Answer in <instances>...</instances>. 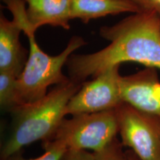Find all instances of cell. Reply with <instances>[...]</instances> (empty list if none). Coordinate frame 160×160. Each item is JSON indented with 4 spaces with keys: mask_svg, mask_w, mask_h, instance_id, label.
I'll list each match as a JSON object with an SVG mask.
<instances>
[{
    "mask_svg": "<svg viewBox=\"0 0 160 160\" xmlns=\"http://www.w3.org/2000/svg\"><path fill=\"white\" fill-rule=\"evenodd\" d=\"M99 33L111 42L109 45L96 53L69 57L66 64L73 81L81 83L125 62L160 69V17L156 12L135 13L101 28Z\"/></svg>",
    "mask_w": 160,
    "mask_h": 160,
    "instance_id": "1",
    "label": "cell"
},
{
    "mask_svg": "<svg viewBox=\"0 0 160 160\" xmlns=\"http://www.w3.org/2000/svg\"><path fill=\"white\" fill-rule=\"evenodd\" d=\"M158 14H159V17H160V13H158Z\"/></svg>",
    "mask_w": 160,
    "mask_h": 160,
    "instance_id": "17",
    "label": "cell"
},
{
    "mask_svg": "<svg viewBox=\"0 0 160 160\" xmlns=\"http://www.w3.org/2000/svg\"><path fill=\"white\" fill-rule=\"evenodd\" d=\"M61 160H96V157L85 150L68 149Z\"/></svg>",
    "mask_w": 160,
    "mask_h": 160,
    "instance_id": "14",
    "label": "cell"
},
{
    "mask_svg": "<svg viewBox=\"0 0 160 160\" xmlns=\"http://www.w3.org/2000/svg\"><path fill=\"white\" fill-rule=\"evenodd\" d=\"M81 83L70 79L57 85L37 102L16 107L11 132L2 148V159L39 140L52 139L65 117V108L71 97L81 88Z\"/></svg>",
    "mask_w": 160,
    "mask_h": 160,
    "instance_id": "2",
    "label": "cell"
},
{
    "mask_svg": "<svg viewBox=\"0 0 160 160\" xmlns=\"http://www.w3.org/2000/svg\"><path fill=\"white\" fill-rule=\"evenodd\" d=\"M71 19L84 23L108 15L138 13L139 9L130 0H71Z\"/></svg>",
    "mask_w": 160,
    "mask_h": 160,
    "instance_id": "10",
    "label": "cell"
},
{
    "mask_svg": "<svg viewBox=\"0 0 160 160\" xmlns=\"http://www.w3.org/2000/svg\"><path fill=\"white\" fill-rule=\"evenodd\" d=\"M119 84L123 102L147 114L160 117V82L154 68L121 77Z\"/></svg>",
    "mask_w": 160,
    "mask_h": 160,
    "instance_id": "7",
    "label": "cell"
},
{
    "mask_svg": "<svg viewBox=\"0 0 160 160\" xmlns=\"http://www.w3.org/2000/svg\"><path fill=\"white\" fill-rule=\"evenodd\" d=\"M159 127H160V117H159Z\"/></svg>",
    "mask_w": 160,
    "mask_h": 160,
    "instance_id": "16",
    "label": "cell"
},
{
    "mask_svg": "<svg viewBox=\"0 0 160 160\" xmlns=\"http://www.w3.org/2000/svg\"><path fill=\"white\" fill-rule=\"evenodd\" d=\"M115 65L82 85L68 103L65 115L96 113L117 108L123 102L120 94L119 68Z\"/></svg>",
    "mask_w": 160,
    "mask_h": 160,
    "instance_id": "6",
    "label": "cell"
},
{
    "mask_svg": "<svg viewBox=\"0 0 160 160\" xmlns=\"http://www.w3.org/2000/svg\"><path fill=\"white\" fill-rule=\"evenodd\" d=\"M29 29L36 31L43 25L62 27L70 29L71 20V0H24Z\"/></svg>",
    "mask_w": 160,
    "mask_h": 160,
    "instance_id": "9",
    "label": "cell"
},
{
    "mask_svg": "<svg viewBox=\"0 0 160 160\" xmlns=\"http://www.w3.org/2000/svg\"><path fill=\"white\" fill-rule=\"evenodd\" d=\"M118 132L117 114L112 109L64 119L51 139L62 142L68 149L91 150L97 153L109 145Z\"/></svg>",
    "mask_w": 160,
    "mask_h": 160,
    "instance_id": "4",
    "label": "cell"
},
{
    "mask_svg": "<svg viewBox=\"0 0 160 160\" xmlns=\"http://www.w3.org/2000/svg\"><path fill=\"white\" fill-rule=\"evenodd\" d=\"M139 12L160 13V0H130Z\"/></svg>",
    "mask_w": 160,
    "mask_h": 160,
    "instance_id": "15",
    "label": "cell"
},
{
    "mask_svg": "<svg viewBox=\"0 0 160 160\" xmlns=\"http://www.w3.org/2000/svg\"><path fill=\"white\" fill-rule=\"evenodd\" d=\"M22 31L16 20L0 18V71L11 72L19 77L25 67V51L19 41Z\"/></svg>",
    "mask_w": 160,
    "mask_h": 160,
    "instance_id": "8",
    "label": "cell"
},
{
    "mask_svg": "<svg viewBox=\"0 0 160 160\" xmlns=\"http://www.w3.org/2000/svg\"><path fill=\"white\" fill-rule=\"evenodd\" d=\"M94 154L96 160H126L116 139L103 150Z\"/></svg>",
    "mask_w": 160,
    "mask_h": 160,
    "instance_id": "13",
    "label": "cell"
},
{
    "mask_svg": "<svg viewBox=\"0 0 160 160\" xmlns=\"http://www.w3.org/2000/svg\"><path fill=\"white\" fill-rule=\"evenodd\" d=\"M24 33L29 40L30 51L25 67L17 78L16 107L37 102L47 94L50 86L70 81L63 74V66L73 52L86 45L82 38L74 36L59 55L50 56L37 45L35 32L28 30Z\"/></svg>",
    "mask_w": 160,
    "mask_h": 160,
    "instance_id": "3",
    "label": "cell"
},
{
    "mask_svg": "<svg viewBox=\"0 0 160 160\" xmlns=\"http://www.w3.org/2000/svg\"><path fill=\"white\" fill-rule=\"evenodd\" d=\"M18 76L8 71H0V105L11 111L17 105V81Z\"/></svg>",
    "mask_w": 160,
    "mask_h": 160,
    "instance_id": "11",
    "label": "cell"
},
{
    "mask_svg": "<svg viewBox=\"0 0 160 160\" xmlns=\"http://www.w3.org/2000/svg\"><path fill=\"white\" fill-rule=\"evenodd\" d=\"M115 111L123 145L131 148L141 160H160L159 117L125 102Z\"/></svg>",
    "mask_w": 160,
    "mask_h": 160,
    "instance_id": "5",
    "label": "cell"
},
{
    "mask_svg": "<svg viewBox=\"0 0 160 160\" xmlns=\"http://www.w3.org/2000/svg\"><path fill=\"white\" fill-rule=\"evenodd\" d=\"M45 153L41 157L35 159H25L19 151L5 160H61L68 150L65 144L57 139H51L45 142Z\"/></svg>",
    "mask_w": 160,
    "mask_h": 160,
    "instance_id": "12",
    "label": "cell"
}]
</instances>
